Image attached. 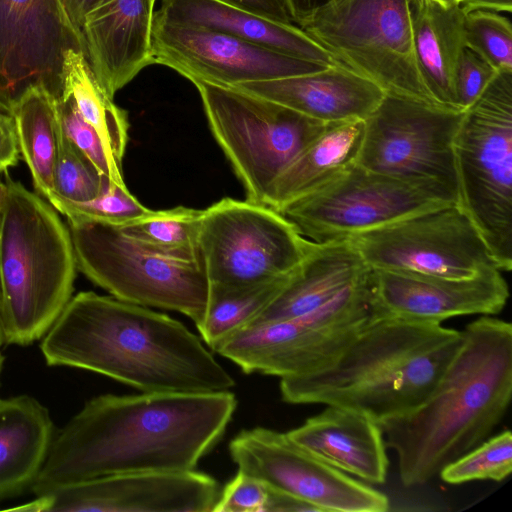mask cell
Returning a JSON list of instances; mask_svg holds the SVG:
<instances>
[{
	"label": "cell",
	"mask_w": 512,
	"mask_h": 512,
	"mask_svg": "<svg viewBox=\"0 0 512 512\" xmlns=\"http://www.w3.org/2000/svg\"><path fill=\"white\" fill-rule=\"evenodd\" d=\"M236 406L229 390L92 398L54 435L32 492L113 474L195 470Z\"/></svg>",
	"instance_id": "6da1fadb"
},
{
	"label": "cell",
	"mask_w": 512,
	"mask_h": 512,
	"mask_svg": "<svg viewBox=\"0 0 512 512\" xmlns=\"http://www.w3.org/2000/svg\"><path fill=\"white\" fill-rule=\"evenodd\" d=\"M40 349L50 366L92 371L145 393L216 392L235 386L183 323L91 291L72 296Z\"/></svg>",
	"instance_id": "7a4b0ae2"
},
{
	"label": "cell",
	"mask_w": 512,
	"mask_h": 512,
	"mask_svg": "<svg viewBox=\"0 0 512 512\" xmlns=\"http://www.w3.org/2000/svg\"><path fill=\"white\" fill-rule=\"evenodd\" d=\"M441 377L414 409L379 422L406 487L423 485L475 448L503 419L512 396V325L480 316Z\"/></svg>",
	"instance_id": "3957f363"
},
{
	"label": "cell",
	"mask_w": 512,
	"mask_h": 512,
	"mask_svg": "<svg viewBox=\"0 0 512 512\" xmlns=\"http://www.w3.org/2000/svg\"><path fill=\"white\" fill-rule=\"evenodd\" d=\"M462 331L379 317L332 361L280 379L283 401L353 409L378 422L418 406L459 349Z\"/></svg>",
	"instance_id": "277c9868"
},
{
	"label": "cell",
	"mask_w": 512,
	"mask_h": 512,
	"mask_svg": "<svg viewBox=\"0 0 512 512\" xmlns=\"http://www.w3.org/2000/svg\"><path fill=\"white\" fill-rule=\"evenodd\" d=\"M0 210V325L3 342L41 339L72 298L76 260L56 209L5 171Z\"/></svg>",
	"instance_id": "5b68a950"
},
{
	"label": "cell",
	"mask_w": 512,
	"mask_h": 512,
	"mask_svg": "<svg viewBox=\"0 0 512 512\" xmlns=\"http://www.w3.org/2000/svg\"><path fill=\"white\" fill-rule=\"evenodd\" d=\"M457 205L498 268L512 269V71H499L464 111L453 144Z\"/></svg>",
	"instance_id": "8992f818"
},
{
	"label": "cell",
	"mask_w": 512,
	"mask_h": 512,
	"mask_svg": "<svg viewBox=\"0 0 512 512\" xmlns=\"http://www.w3.org/2000/svg\"><path fill=\"white\" fill-rule=\"evenodd\" d=\"M298 26L386 94L438 105L418 66L411 0H331Z\"/></svg>",
	"instance_id": "52a82bcc"
},
{
	"label": "cell",
	"mask_w": 512,
	"mask_h": 512,
	"mask_svg": "<svg viewBox=\"0 0 512 512\" xmlns=\"http://www.w3.org/2000/svg\"><path fill=\"white\" fill-rule=\"evenodd\" d=\"M192 83L210 130L251 202L264 204L272 184L330 124L235 87Z\"/></svg>",
	"instance_id": "ba28073f"
},
{
	"label": "cell",
	"mask_w": 512,
	"mask_h": 512,
	"mask_svg": "<svg viewBox=\"0 0 512 512\" xmlns=\"http://www.w3.org/2000/svg\"><path fill=\"white\" fill-rule=\"evenodd\" d=\"M68 226L77 269L94 284L125 302L202 320L209 282L201 260L159 254L116 225L68 219Z\"/></svg>",
	"instance_id": "9c48e42d"
},
{
	"label": "cell",
	"mask_w": 512,
	"mask_h": 512,
	"mask_svg": "<svg viewBox=\"0 0 512 512\" xmlns=\"http://www.w3.org/2000/svg\"><path fill=\"white\" fill-rule=\"evenodd\" d=\"M371 275L372 270L311 313L245 326L213 352L248 374L257 372L282 379L315 371L380 317L373 301Z\"/></svg>",
	"instance_id": "30bf717a"
},
{
	"label": "cell",
	"mask_w": 512,
	"mask_h": 512,
	"mask_svg": "<svg viewBox=\"0 0 512 512\" xmlns=\"http://www.w3.org/2000/svg\"><path fill=\"white\" fill-rule=\"evenodd\" d=\"M457 203V192L374 172L354 163L278 212L306 239L346 240L400 219Z\"/></svg>",
	"instance_id": "8fae6325"
},
{
	"label": "cell",
	"mask_w": 512,
	"mask_h": 512,
	"mask_svg": "<svg viewBox=\"0 0 512 512\" xmlns=\"http://www.w3.org/2000/svg\"><path fill=\"white\" fill-rule=\"evenodd\" d=\"M312 244L280 212L228 197L203 210L198 232L209 288H249L282 278Z\"/></svg>",
	"instance_id": "7c38bea8"
},
{
	"label": "cell",
	"mask_w": 512,
	"mask_h": 512,
	"mask_svg": "<svg viewBox=\"0 0 512 512\" xmlns=\"http://www.w3.org/2000/svg\"><path fill=\"white\" fill-rule=\"evenodd\" d=\"M346 240L372 270L469 278L499 269L478 229L457 203Z\"/></svg>",
	"instance_id": "4fadbf2b"
},
{
	"label": "cell",
	"mask_w": 512,
	"mask_h": 512,
	"mask_svg": "<svg viewBox=\"0 0 512 512\" xmlns=\"http://www.w3.org/2000/svg\"><path fill=\"white\" fill-rule=\"evenodd\" d=\"M464 111L385 94L364 119L356 164L457 192L453 144Z\"/></svg>",
	"instance_id": "5bb4252c"
},
{
	"label": "cell",
	"mask_w": 512,
	"mask_h": 512,
	"mask_svg": "<svg viewBox=\"0 0 512 512\" xmlns=\"http://www.w3.org/2000/svg\"><path fill=\"white\" fill-rule=\"evenodd\" d=\"M238 471L295 496L318 512H385L389 499L379 490L321 461L287 433L264 427L240 431L229 443Z\"/></svg>",
	"instance_id": "9a60e30c"
},
{
	"label": "cell",
	"mask_w": 512,
	"mask_h": 512,
	"mask_svg": "<svg viewBox=\"0 0 512 512\" xmlns=\"http://www.w3.org/2000/svg\"><path fill=\"white\" fill-rule=\"evenodd\" d=\"M151 42L154 64L169 67L190 82L233 87L328 67L218 31L170 23L156 17Z\"/></svg>",
	"instance_id": "2e32d148"
},
{
	"label": "cell",
	"mask_w": 512,
	"mask_h": 512,
	"mask_svg": "<svg viewBox=\"0 0 512 512\" xmlns=\"http://www.w3.org/2000/svg\"><path fill=\"white\" fill-rule=\"evenodd\" d=\"M219 495L217 481L195 470L130 472L57 488L26 503V510L212 512Z\"/></svg>",
	"instance_id": "e0dca14e"
},
{
	"label": "cell",
	"mask_w": 512,
	"mask_h": 512,
	"mask_svg": "<svg viewBox=\"0 0 512 512\" xmlns=\"http://www.w3.org/2000/svg\"><path fill=\"white\" fill-rule=\"evenodd\" d=\"M69 48L83 52L56 0H0V111L10 114L33 86L61 99L62 62Z\"/></svg>",
	"instance_id": "ac0fdd59"
},
{
	"label": "cell",
	"mask_w": 512,
	"mask_h": 512,
	"mask_svg": "<svg viewBox=\"0 0 512 512\" xmlns=\"http://www.w3.org/2000/svg\"><path fill=\"white\" fill-rule=\"evenodd\" d=\"M372 293L380 317L442 324L465 315L494 316L505 307L509 287L499 269L469 278H446L372 270Z\"/></svg>",
	"instance_id": "d6986e66"
},
{
	"label": "cell",
	"mask_w": 512,
	"mask_h": 512,
	"mask_svg": "<svg viewBox=\"0 0 512 512\" xmlns=\"http://www.w3.org/2000/svg\"><path fill=\"white\" fill-rule=\"evenodd\" d=\"M153 18L147 0H99L85 16L86 58L110 97L154 64Z\"/></svg>",
	"instance_id": "ffe728a7"
},
{
	"label": "cell",
	"mask_w": 512,
	"mask_h": 512,
	"mask_svg": "<svg viewBox=\"0 0 512 512\" xmlns=\"http://www.w3.org/2000/svg\"><path fill=\"white\" fill-rule=\"evenodd\" d=\"M233 87L324 123L364 120L386 94L374 82L344 64L328 66L312 73Z\"/></svg>",
	"instance_id": "44dd1931"
},
{
	"label": "cell",
	"mask_w": 512,
	"mask_h": 512,
	"mask_svg": "<svg viewBox=\"0 0 512 512\" xmlns=\"http://www.w3.org/2000/svg\"><path fill=\"white\" fill-rule=\"evenodd\" d=\"M286 433L306 451L341 472L372 485L386 481L387 446L379 422L367 414L327 405Z\"/></svg>",
	"instance_id": "7402d4cb"
},
{
	"label": "cell",
	"mask_w": 512,
	"mask_h": 512,
	"mask_svg": "<svg viewBox=\"0 0 512 512\" xmlns=\"http://www.w3.org/2000/svg\"><path fill=\"white\" fill-rule=\"evenodd\" d=\"M154 17L218 31L321 65L342 64L298 25L266 18L220 0H161Z\"/></svg>",
	"instance_id": "603a6c76"
},
{
	"label": "cell",
	"mask_w": 512,
	"mask_h": 512,
	"mask_svg": "<svg viewBox=\"0 0 512 512\" xmlns=\"http://www.w3.org/2000/svg\"><path fill=\"white\" fill-rule=\"evenodd\" d=\"M370 272L347 240L313 242L275 297L246 326L311 313Z\"/></svg>",
	"instance_id": "cb8c5ba5"
},
{
	"label": "cell",
	"mask_w": 512,
	"mask_h": 512,
	"mask_svg": "<svg viewBox=\"0 0 512 512\" xmlns=\"http://www.w3.org/2000/svg\"><path fill=\"white\" fill-rule=\"evenodd\" d=\"M53 438L49 411L35 398L0 399V498L31 488Z\"/></svg>",
	"instance_id": "d4e9b609"
},
{
	"label": "cell",
	"mask_w": 512,
	"mask_h": 512,
	"mask_svg": "<svg viewBox=\"0 0 512 512\" xmlns=\"http://www.w3.org/2000/svg\"><path fill=\"white\" fill-rule=\"evenodd\" d=\"M411 13L415 54L428 92L438 105L460 110L455 76L464 47V10L460 4L411 0Z\"/></svg>",
	"instance_id": "484cf974"
},
{
	"label": "cell",
	"mask_w": 512,
	"mask_h": 512,
	"mask_svg": "<svg viewBox=\"0 0 512 512\" xmlns=\"http://www.w3.org/2000/svg\"><path fill=\"white\" fill-rule=\"evenodd\" d=\"M363 133L364 120L330 123L272 184L264 204L279 211L356 163Z\"/></svg>",
	"instance_id": "4316f807"
},
{
	"label": "cell",
	"mask_w": 512,
	"mask_h": 512,
	"mask_svg": "<svg viewBox=\"0 0 512 512\" xmlns=\"http://www.w3.org/2000/svg\"><path fill=\"white\" fill-rule=\"evenodd\" d=\"M10 115L15 119L20 154L31 172L34 188L46 199L54 190L57 99L43 86L30 87Z\"/></svg>",
	"instance_id": "83f0119b"
},
{
	"label": "cell",
	"mask_w": 512,
	"mask_h": 512,
	"mask_svg": "<svg viewBox=\"0 0 512 512\" xmlns=\"http://www.w3.org/2000/svg\"><path fill=\"white\" fill-rule=\"evenodd\" d=\"M63 95H69L80 115L100 134L121 161L128 142L129 121L126 110L117 106L97 81L80 50L69 48L62 62Z\"/></svg>",
	"instance_id": "f1b7e54d"
},
{
	"label": "cell",
	"mask_w": 512,
	"mask_h": 512,
	"mask_svg": "<svg viewBox=\"0 0 512 512\" xmlns=\"http://www.w3.org/2000/svg\"><path fill=\"white\" fill-rule=\"evenodd\" d=\"M203 210L178 206L150 210L119 226L122 232L143 246L165 256L200 260L198 232Z\"/></svg>",
	"instance_id": "f546056e"
},
{
	"label": "cell",
	"mask_w": 512,
	"mask_h": 512,
	"mask_svg": "<svg viewBox=\"0 0 512 512\" xmlns=\"http://www.w3.org/2000/svg\"><path fill=\"white\" fill-rule=\"evenodd\" d=\"M288 275L249 288H209L205 314L196 324L208 348L213 351L219 343L245 327L275 297Z\"/></svg>",
	"instance_id": "4dcf8cb0"
},
{
	"label": "cell",
	"mask_w": 512,
	"mask_h": 512,
	"mask_svg": "<svg viewBox=\"0 0 512 512\" xmlns=\"http://www.w3.org/2000/svg\"><path fill=\"white\" fill-rule=\"evenodd\" d=\"M53 181L54 190L49 195L73 202L95 199L113 183L65 136L60 122Z\"/></svg>",
	"instance_id": "1f68e13d"
},
{
	"label": "cell",
	"mask_w": 512,
	"mask_h": 512,
	"mask_svg": "<svg viewBox=\"0 0 512 512\" xmlns=\"http://www.w3.org/2000/svg\"><path fill=\"white\" fill-rule=\"evenodd\" d=\"M512 472V433L504 430L444 466L441 479L452 485L475 480L502 481Z\"/></svg>",
	"instance_id": "d6a6232c"
},
{
	"label": "cell",
	"mask_w": 512,
	"mask_h": 512,
	"mask_svg": "<svg viewBox=\"0 0 512 512\" xmlns=\"http://www.w3.org/2000/svg\"><path fill=\"white\" fill-rule=\"evenodd\" d=\"M486 9L464 11V45L497 71H512V26L509 16Z\"/></svg>",
	"instance_id": "836d02e7"
},
{
	"label": "cell",
	"mask_w": 512,
	"mask_h": 512,
	"mask_svg": "<svg viewBox=\"0 0 512 512\" xmlns=\"http://www.w3.org/2000/svg\"><path fill=\"white\" fill-rule=\"evenodd\" d=\"M46 200L69 220L92 221L123 226L135 220L149 209L143 206L127 189L115 183L95 199L73 202L55 195Z\"/></svg>",
	"instance_id": "e575fe53"
},
{
	"label": "cell",
	"mask_w": 512,
	"mask_h": 512,
	"mask_svg": "<svg viewBox=\"0 0 512 512\" xmlns=\"http://www.w3.org/2000/svg\"><path fill=\"white\" fill-rule=\"evenodd\" d=\"M57 111L65 136L103 176L117 185L126 186L122 173V161L114 155L95 128L83 119L69 95H63L57 101Z\"/></svg>",
	"instance_id": "d590c367"
},
{
	"label": "cell",
	"mask_w": 512,
	"mask_h": 512,
	"mask_svg": "<svg viewBox=\"0 0 512 512\" xmlns=\"http://www.w3.org/2000/svg\"><path fill=\"white\" fill-rule=\"evenodd\" d=\"M498 72L482 56L464 45L455 76L458 108L462 111L468 109Z\"/></svg>",
	"instance_id": "8d00e7d4"
},
{
	"label": "cell",
	"mask_w": 512,
	"mask_h": 512,
	"mask_svg": "<svg viewBox=\"0 0 512 512\" xmlns=\"http://www.w3.org/2000/svg\"><path fill=\"white\" fill-rule=\"evenodd\" d=\"M269 492L266 483L238 471L220 491L213 512H266Z\"/></svg>",
	"instance_id": "74e56055"
},
{
	"label": "cell",
	"mask_w": 512,
	"mask_h": 512,
	"mask_svg": "<svg viewBox=\"0 0 512 512\" xmlns=\"http://www.w3.org/2000/svg\"><path fill=\"white\" fill-rule=\"evenodd\" d=\"M20 157V148L15 119L12 115L0 111V172L16 166Z\"/></svg>",
	"instance_id": "f35d334b"
},
{
	"label": "cell",
	"mask_w": 512,
	"mask_h": 512,
	"mask_svg": "<svg viewBox=\"0 0 512 512\" xmlns=\"http://www.w3.org/2000/svg\"><path fill=\"white\" fill-rule=\"evenodd\" d=\"M99 0H56L61 17L69 31L80 44L85 56L82 27L87 13Z\"/></svg>",
	"instance_id": "ab89813d"
},
{
	"label": "cell",
	"mask_w": 512,
	"mask_h": 512,
	"mask_svg": "<svg viewBox=\"0 0 512 512\" xmlns=\"http://www.w3.org/2000/svg\"><path fill=\"white\" fill-rule=\"evenodd\" d=\"M273 20L294 23L284 0H220ZM295 24V23H294Z\"/></svg>",
	"instance_id": "60d3db41"
},
{
	"label": "cell",
	"mask_w": 512,
	"mask_h": 512,
	"mask_svg": "<svg viewBox=\"0 0 512 512\" xmlns=\"http://www.w3.org/2000/svg\"><path fill=\"white\" fill-rule=\"evenodd\" d=\"M266 512H307L318 511L313 505L288 493L271 487Z\"/></svg>",
	"instance_id": "b9f144b4"
},
{
	"label": "cell",
	"mask_w": 512,
	"mask_h": 512,
	"mask_svg": "<svg viewBox=\"0 0 512 512\" xmlns=\"http://www.w3.org/2000/svg\"><path fill=\"white\" fill-rule=\"evenodd\" d=\"M331 0H284L294 23H298Z\"/></svg>",
	"instance_id": "7bdbcfd3"
},
{
	"label": "cell",
	"mask_w": 512,
	"mask_h": 512,
	"mask_svg": "<svg viewBox=\"0 0 512 512\" xmlns=\"http://www.w3.org/2000/svg\"><path fill=\"white\" fill-rule=\"evenodd\" d=\"M459 4L464 11L486 9L508 15L512 11V0H459Z\"/></svg>",
	"instance_id": "ee69618b"
},
{
	"label": "cell",
	"mask_w": 512,
	"mask_h": 512,
	"mask_svg": "<svg viewBox=\"0 0 512 512\" xmlns=\"http://www.w3.org/2000/svg\"><path fill=\"white\" fill-rule=\"evenodd\" d=\"M7 195V186L0 181V210L2 209Z\"/></svg>",
	"instance_id": "f6af8a7d"
},
{
	"label": "cell",
	"mask_w": 512,
	"mask_h": 512,
	"mask_svg": "<svg viewBox=\"0 0 512 512\" xmlns=\"http://www.w3.org/2000/svg\"><path fill=\"white\" fill-rule=\"evenodd\" d=\"M435 1H437L440 4L445 5V6L459 4V0H435Z\"/></svg>",
	"instance_id": "bcb514c9"
},
{
	"label": "cell",
	"mask_w": 512,
	"mask_h": 512,
	"mask_svg": "<svg viewBox=\"0 0 512 512\" xmlns=\"http://www.w3.org/2000/svg\"><path fill=\"white\" fill-rule=\"evenodd\" d=\"M155 2H156V0H147V3H148V5H149V8H150L153 12H155V10H154V8H155Z\"/></svg>",
	"instance_id": "7dc6e473"
},
{
	"label": "cell",
	"mask_w": 512,
	"mask_h": 512,
	"mask_svg": "<svg viewBox=\"0 0 512 512\" xmlns=\"http://www.w3.org/2000/svg\"><path fill=\"white\" fill-rule=\"evenodd\" d=\"M2 364H3V355L0 350V373H1V369H2Z\"/></svg>",
	"instance_id": "c3c4849f"
},
{
	"label": "cell",
	"mask_w": 512,
	"mask_h": 512,
	"mask_svg": "<svg viewBox=\"0 0 512 512\" xmlns=\"http://www.w3.org/2000/svg\"><path fill=\"white\" fill-rule=\"evenodd\" d=\"M2 344H4V342H3L2 330H1V325H0V347L2 346Z\"/></svg>",
	"instance_id": "681fc988"
}]
</instances>
